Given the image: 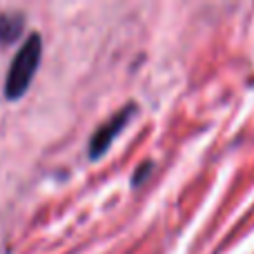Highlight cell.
<instances>
[{
	"mask_svg": "<svg viewBox=\"0 0 254 254\" xmlns=\"http://www.w3.org/2000/svg\"><path fill=\"white\" fill-rule=\"evenodd\" d=\"M40 54H43V40L38 34H31L18 49L16 58L11 61L4 80V94L7 98H20L27 92L36 69L40 65Z\"/></svg>",
	"mask_w": 254,
	"mask_h": 254,
	"instance_id": "6da1fadb",
	"label": "cell"
},
{
	"mask_svg": "<svg viewBox=\"0 0 254 254\" xmlns=\"http://www.w3.org/2000/svg\"><path fill=\"white\" fill-rule=\"evenodd\" d=\"M131 114H134V105H127L123 112L112 116L105 125H101L96 131H94V136L89 138V158H98L107 152V147L112 145L114 136L123 129V125L127 123V119H129Z\"/></svg>",
	"mask_w": 254,
	"mask_h": 254,
	"instance_id": "7a4b0ae2",
	"label": "cell"
},
{
	"mask_svg": "<svg viewBox=\"0 0 254 254\" xmlns=\"http://www.w3.org/2000/svg\"><path fill=\"white\" fill-rule=\"evenodd\" d=\"M22 27H25V20L20 13H0V43H13L22 34Z\"/></svg>",
	"mask_w": 254,
	"mask_h": 254,
	"instance_id": "3957f363",
	"label": "cell"
},
{
	"mask_svg": "<svg viewBox=\"0 0 254 254\" xmlns=\"http://www.w3.org/2000/svg\"><path fill=\"white\" fill-rule=\"evenodd\" d=\"M152 170V163H145V165H140V170H138V174L131 179V185H138L140 181H143V176H145V172H149Z\"/></svg>",
	"mask_w": 254,
	"mask_h": 254,
	"instance_id": "277c9868",
	"label": "cell"
}]
</instances>
